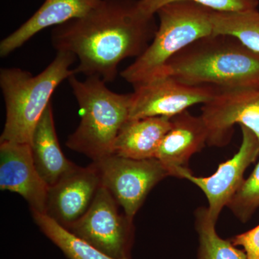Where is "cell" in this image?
<instances>
[{
	"label": "cell",
	"mask_w": 259,
	"mask_h": 259,
	"mask_svg": "<svg viewBox=\"0 0 259 259\" xmlns=\"http://www.w3.org/2000/svg\"><path fill=\"white\" fill-rule=\"evenodd\" d=\"M157 28L155 15L143 12L139 0H100L81 18L55 27L51 40L58 52L78 58L76 74L112 82L121 61L139 57Z\"/></svg>",
	"instance_id": "6da1fadb"
},
{
	"label": "cell",
	"mask_w": 259,
	"mask_h": 259,
	"mask_svg": "<svg viewBox=\"0 0 259 259\" xmlns=\"http://www.w3.org/2000/svg\"><path fill=\"white\" fill-rule=\"evenodd\" d=\"M191 85L220 89L259 83V53L236 37L213 35L194 42L168 61L163 76Z\"/></svg>",
	"instance_id": "7a4b0ae2"
},
{
	"label": "cell",
	"mask_w": 259,
	"mask_h": 259,
	"mask_svg": "<svg viewBox=\"0 0 259 259\" xmlns=\"http://www.w3.org/2000/svg\"><path fill=\"white\" fill-rule=\"evenodd\" d=\"M75 60L74 54L59 51L54 61L36 76L19 68L0 70V88L6 106L0 142L30 144L53 93L63 81L76 74L74 69H70Z\"/></svg>",
	"instance_id": "3957f363"
},
{
	"label": "cell",
	"mask_w": 259,
	"mask_h": 259,
	"mask_svg": "<svg viewBox=\"0 0 259 259\" xmlns=\"http://www.w3.org/2000/svg\"><path fill=\"white\" fill-rule=\"evenodd\" d=\"M68 79L81 109V120L66 146L93 162L111 156L116 138L129 120L131 94L113 93L97 76L80 81L74 74Z\"/></svg>",
	"instance_id": "277c9868"
},
{
	"label": "cell",
	"mask_w": 259,
	"mask_h": 259,
	"mask_svg": "<svg viewBox=\"0 0 259 259\" xmlns=\"http://www.w3.org/2000/svg\"><path fill=\"white\" fill-rule=\"evenodd\" d=\"M212 13L207 7L187 0L161 7L156 14L159 25L152 41L121 76L134 87L161 77L174 56L199 39L213 35Z\"/></svg>",
	"instance_id": "5b68a950"
},
{
	"label": "cell",
	"mask_w": 259,
	"mask_h": 259,
	"mask_svg": "<svg viewBox=\"0 0 259 259\" xmlns=\"http://www.w3.org/2000/svg\"><path fill=\"white\" fill-rule=\"evenodd\" d=\"M119 206L111 192L102 185L88 211L66 229L112 258H130L134 238L133 221L120 212Z\"/></svg>",
	"instance_id": "8992f818"
},
{
	"label": "cell",
	"mask_w": 259,
	"mask_h": 259,
	"mask_svg": "<svg viewBox=\"0 0 259 259\" xmlns=\"http://www.w3.org/2000/svg\"><path fill=\"white\" fill-rule=\"evenodd\" d=\"M94 163L98 168L102 185L111 192L132 221L153 187L169 177L155 158L136 160L111 155Z\"/></svg>",
	"instance_id": "52a82bcc"
},
{
	"label": "cell",
	"mask_w": 259,
	"mask_h": 259,
	"mask_svg": "<svg viewBox=\"0 0 259 259\" xmlns=\"http://www.w3.org/2000/svg\"><path fill=\"white\" fill-rule=\"evenodd\" d=\"M129 120L150 117H172L198 104H206L219 88L187 84L170 76L156 78L134 87Z\"/></svg>",
	"instance_id": "ba28073f"
},
{
	"label": "cell",
	"mask_w": 259,
	"mask_h": 259,
	"mask_svg": "<svg viewBox=\"0 0 259 259\" xmlns=\"http://www.w3.org/2000/svg\"><path fill=\"white\" fill-rule=\"evenodd\" d=\"M200 116L207 126L210 146L228 144L236 124L250 130L259 140V83L219 88L214 98L204 104Z\"/></svg>",
	"instance_id": "9c48e42d"
},
{
	"label": "cell",
	"mask_w": 259,
	"mask_h": 259,
	"mask_svg": "<svg viewBox=\"0 0 259 259\" xmlns=\"http://www.w3.org/2000/svg\"><path fill=\"white\" fill-rule=\"evenodd\" d=\"M243 140L238 152L220 164L208 177H197L189 168L181 172L180 179L190 181L205 194L208 200L209 217L217 223L219 214L244 182L243 175L259 154V140L250 130L241 126Z\"/></svg>",
	"instance_id": "30bf717a"
},
{
	"label": "cell",
	"mask_w": 259,
	"mask_h": 259,
	"mask_svg": "<svg viewBox=\"0 0 259 259\" xmlns=\"http://www.w3.org/2000/svg\"><path fill=\"white\" fill-rule=\"evenodd\" d=\"M102 186L94 162L86 167L75 166L48 192L46 214L69 228L88 211Z\"/></svg>",
	"instance_id": "8fae6325"
},
{
	"label": "cell",
	"mask_w": 259,
	"mask_h": 259,
	"mask_svg": "<svg viewBox=\"0 0 259 259\" xmlns=\"http://www.w3.org/2000/svg\"><path fill=\"white\" fill-rule=\"evenodd\" d=\"M49 185L37 171L29 144L0 142V189L20 194L31 211L47 210Z\"/></svg>",
	"instance_id": "7c38bea8"
},
{
	"label": "cell",
	"mask_w": 259,
	"mask_h": 259,
	"mask_svg": "<svg viewBox=\"0 0 259 259\" xmlns=\"http://www.w3.org/2000/svg\"><path fill=\"white\" fill-rule=\"evenodd\" d=\"M207 140L208 131L202 117L186 110L172 117L171 129L162 140L155 158L169 176L180 178L192 155L200 151Z\"/></svg>",
	"instance_id": "4fadbf2b"
},
{
	"label": "cell",
	"mask_w": 259,
	"mask_h": 259,
	"mask_svg": "<svg viewBox=\"0 0 259 259\" xmlns=\"http://www.w3.org/2000/svg\"><path fill=\"white\" fill-rule=\"evenodd\" d=\"M100 0H45L44 4L20 28L0 44V56L6 57L21 47L37 32L59 26L88 13Z\"/></svg>",
	"instance_id": "5bb4252c"
},
{
	"label": "cell",
	"mask_w": 259,
	"mask_h": 259,
	"mask_svg": "<svg viewBox=\"0 0 259 259\" xmlns=\"http://www.w3.org/2000/svg\"><path fill=\"white\" fill-rule=\"evenodd\" d=\"M171 125L172 118L166 117L128 120L116 138L112 155L136 160L155 158Z\"/></svg>",
	"instance_id": "9a60e30c"
},
{
	"label": "cell",
	"mask_w": 259,
	"mask_h": 259,
	"mask_svg": "<svg viewBox=\"0 0 259 259\" xmlns=\"http://www.w3.org/2000/svg\"><path fill=\"white\" fill-rule=\"evenodd\" d=\"M30 145L37 171L49 187L76 166L65 157L59 145L51 104L34 130Z\"/></svg>",
	"instance_id": "2e32d148"
},
{
	"label": "cell",
	"mask_w": 259,
	"mask_h": 259,
	"mask_svg": "<svg viewBox=\"0 0 259 259\" xmlns=\"http://www.w3.org/2000/svg\"><path fill=\"white\" fill-rule=\"evenodd\" d=\"M32 218L42 233L69 259H116L105 254L47 214L31 211ZM131 259V258H125Z\"/></svg>",
	"instance_id": "e0dca14e"
},
{
	"label": "cell",
	"mask_w": 259,
	"mask_h": 259,
	"mask_svg": "<svg viewBox=\"0 0 259 259\" xmlns=\"http://www.w3.org/2000/svg\"><path fill=\"white\" fill-rule=\"evenodd\" d=\"M213 34L236 37L250 50L259 53V11L218 12L211 15Z\"/></svg>",
	"instance_id": "ac0fdd59"
},
{
	"label": "cell",
	"mask_w": 259,
	"mask_h": 259,
	"mask_svg": "<svg viewBox=\"0 0 259 259\" xmlns=\"http://www.w3.org/2000/svg\"><path fill=\"white\" fill-rule=\"evenodd\" d=\"M196 230L199 236V259H247L244 250L231 241L218 236L216 222L209 217L208 209L200 207L195 214Z\"/></svg>",
	"instance_id": "d6986e66"
},
{
	"label": "cell",
	"mask_w": 259,
	"mask_h": 259,
	"mask_svg": "<svg viewBox=\"0 0 259 259\" xmlns=\"http://www.w3.org/2000/svg\"><path fill=\"white\" fill-rule=\"evenodd\" d=\"M231 209L241 221L249 219L255 209L259 207V162L250 176L244 180L229 203Z\"/></svg>",
	"instance_id": "ffe728a7"
},
{
	"label": "cell",
	"mask_w": 259,
	"mask_h": 259,
	"mask_svg": "<svg viewBox=\"0 0 259 259\" xmlns=\"http://www.w3.org/2000/svg\"><path fill=\"white\" fill-rule=\"evenodd\" d=\"M182 0H139V6L143 12L150 15H156L159 8L168 3ZM194 2L209 9L218 12H238L257 9L258 0H187Z\"/></svg>",
	"instance_id": "44dd1931"
},
{
	"label": "cell",
	"mask_w": 259,
	"mask_h": 259,
	"mask_svg": "<svg viewBox=\"0 0 259 259\" xmlns=\"http://www.w3.org/2000/svg\"><path fill=\"white\" fill-rule=\"evenodd\" d=\"M236 246L243 248L247 259H259V225L253 229L232 238Z\"/></svg>",
	"instance_id": "7402d4cb"
}]
</instances>
